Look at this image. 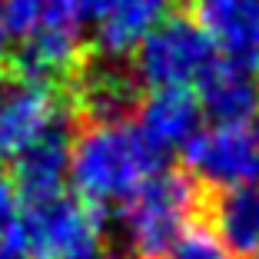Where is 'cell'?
Returning a JSON list of instances; mask_svg holds the SVG:
<instances>
[{
	"mask_svg": "<svg viewBox=\"0 0 259 259\" xmlns=\"http://www.w3.org/2000/svg\"><path fill=\"white\" fill-rule=\"evenodd\" d=\"M163 156L126 123H80L70 146V183L97 209H120L143 190Z\"/></svg>",
	"mask_w": 259,
	"mask_h": 259,
	"instance_id": "obj_1",
	"label": "cell"
},
{
	"mask_svg": "<svg viewBox=\"0 0 259 259\" xmlns=\"http://www.w3.org/2000/svg\"><path fill=\"white\" fill-rule=\"evenodd\" d=\"M203 186L190 169L160 166L143 183V190L120 206L123 259H163L196 223Z\"/></svg>",
	"mask_w": 259,
	"mask_h": 259,
	"instance_id": "obj_2",
	"label": "cell"
},
{
	"mask_svg": "<svg viewBox=\"0 0 259 259\" xmlns=\"http://www.w3.org/2000/svg\"><path fill=\"white\" fill-rule=\"evenodd\" d=\"M213 37L206 27L193 17V10H176L166 14L133 50H130V67L137 73L143 90L156 87H190L216 63Z\"/></svg>",
	"mask_w": 259,
	"mask_h": 259,
	"instance_id": "obj_3",
	"label": "cell"
},
{
	"mask_svg": "<svg viewBox=\"0 0 259 259\" xmlns=\"http://www.w3.org/2000/svg\"><path fill=\"white\" fill-rule=\"evenodd\" d=\"M30 259H73L103 246L107 236V213L80 196H57L23 203L10 226Z\"/></svg>",
	"mask_w": 259,
	"mask_h": 259,
	"instance_id": "obj_4",
	"label": "cell"
},
{
	"mask_svg": "<svg viewBox=\"0 0 259 259\" xmlns=\"http://www.w3.org/2000/svg\"><path fill=\"white\" fill-rule=\"evenodd\" d=\"M73 123H126L143 100L137 73L126 57H107L90 44L80 67L63 83Z\"/></svg>",
	"mask_w": 259,
	"mask_h": 259,
	"instance_id": "obj_5",
	"label": "cell"
},
{
	"mask_svg": "<svg viewBox=\"0 0 259 259\" xmlns=\"http://www.w3.org/2000/svg\"><path fill=\"white\" fill-rule=\"evenodd\" d=\"M63 120L73 116L60 87L17 73L0 76V160H14Z\"/></svg>",
	"mask_w": 259,
	"mask_h": 259,
	"instance_id": "obj_6",
	"label": "cell"
},
{
	"mask_svg": "<svg viewBox=\"0 0 259 259\" xmlns=\"http://www.w3.org/2000/svg\"><path fill=\"white\" fill-rule=\"evenodd\" d=\"M183 156L193 180L209 190L252 183L259 176V140L239 123H216L213 130H199Z\"/></svg>",
	"mask_w": 259,
	"mask_h": 259,
	"instance_id": "obj_7",
	"label": "cell"
},
{
	"mask_svg": "<svg viewBox=\"0 0 259 259\" xmlns=\"http://www.w3.org/2000/svg\"><path fill=\"white\" fill-rule=\"evenodd\" d=\"M199 123L203 107L190 87H156L143 93L137 107V130L160 156L183 153L199 133Z\"/></svg>",
	"mask_w": 259,
	"mask_h": 259,
	"instance_id": "obj_8",
	"label": "cell"
},
{
	"mask_svg": "<svg viewBox=\"0 0 259 259\" xmlns=\"http://www.w3.org/2000/svg\"><path fill=\"white\" fill-rule=\"evenodd\" d=\"M73 120L57 123L50 133L30 143L23 153H17L10 166V183L20 203L63 193V183L70 180V146H73Z\"/></svg>",
	"mask_w": 259,
	"mask_h": 259,
	"instance_id": "obj_9",
	"label": "cell"
},
{
	"mask_svg": "<svg viewBox=\"0 0 259 259\" xmlns=\"http://www.w3.org/2000/svg\"><path fill=\"white\" fill-rule=\"evenodd\" d=\"M193 17L226 60L259 73V0H193Z\"/></svg>",
	"mask_w": 259,
	"mask_h": 259,
	"instance_id": "obj_10",
	"label": "cell"
},
{
	"mask_svg": "<svg viewBox=\"0 0 259 259\" xmlns=\"http://www.w3.org/2000/svg\"><path fill=\"white\" fill-rule=\"evenodd\" d=\"M203 116L213 123H246L259 113V73L236 60L216 57V63L196 80Z\"/></svg>",
	"mask_w": 259,
	"mask_h": 259,
	"instance_id": "obj_11",
	"label": "cell"
},
{
	"mask_svg": "<svg viewBox=\"0 0 259 259\" xmlns=\"http://www.w3.org/2000/svg\"><path fill=\"white\" fill-rule=\"evenodd\" d=\"M209 229L236 259L259 256V183L216 190L209 199Z\"/></svg>",
	"mask_w": 259,
	"mask_h": 259,
	"instance_id": "obj_12",
	"label": "cell"
},
{
	"mask_svg": "<svg viewBox=\"0 0 259 259\" xmlns=\"http://www.w3.org/2000/svg\"><path fill=\"white\" fill-rule=\"evenodd\" d=\"M173 0H107L93 20V47L107 57H130V50L169 14Z\"/></svg>",
	"mask_w": 259,
	"mask_h": 259,
	"instance_id": "obj_13",
	"label": "cell"
},
{
	"mask_svg": "<svg viewBox=\"0 0 259 259\" xmlns=\"http://www.w3.org/2000/svg\"><path fill=\"white\" fill-rule=\"evenodd\" d=\"M14 37L40 30H83V0H4Z\"/></svg>",
	"mask_w": 259,
	"mask_h": 259,
	"instance_id": "obj_14",
	"label": "cell"
},
{
	"mask_svg": "<svg viewBox=\"0 0 259 259\" xmlns=\"http://www.w3.org/2000/svg\"><path fill=\"white\" fill-rule=\"evenodd\" d=\"M163 259H236V256H233V252L213 236V229H209V226L193 223L183 236H180V243H176Z\"/></svg>",
	"mask_w": 259,
	"mask_h": 259,
	"instance_id": "obj_15",
	"label": "cell"
},
{
	"mask_svg": "<svg viewBox=\"0 0 259 259\" xmlns=\"http://www.w3.org/2000/svg\"><path fill=\"white\" fill-rule=\"evenodd\" d=\"M17 220V193L10 183V173L0 166V236H7Z\"/></svg>",
	"mask_w": 259,
	"mask_h": 259,
	"instance_id": "obj_16",
	"label": "cell"
},
{
	"mask_svg": "<svg viewBox=\"0 0 259 259\" xmlns=\"http://www.w3.org/2000/svg\"><path fill=\"white\" fill-rule=\"evenodd\" d=\"M10 23H7V10H4V0H0V76L7 73V63H10Z\"/></svg>",
	"mask_w": 259,
	"mask_h": 259,
	"instance_id": "obj_17",
	"label": "cell"
},
{
	"mask_svg": "<svg viewBox=\"0 0 259 259\" xmlns=\"http://www.w3.org/2000/svg\"><path fill=\"white\" fill-rule=\"evenodd\" d=\"M0 259H30V252L20 246L14 233H7V236H0Z\"/></svg>",
	"mask_w": 259,
	"mask_h": 259,
	"instance_id": "obj_18",
	"label": "cell"
},
{
	"mask_svg": "<svg viewBox=\"0 0 259 259\" xmlns=\"http://www.w3.org/2000/svg\"><path fill=\"white\" fill-rule=\"evenodd\" d=\"M73 259H123L120 252H107L103 246L100 249H90V252H80V256H73Z\"/></svg>",
	"mask_w": 259,
	"mask_h": 259,
	"instance_id": "obj_19",
	"label": "cell"
},
{
	"mask_svg": "<svg viewBox=\"0 0 259 259\" xmlns=\"http://www.w3.org/2000/svg\"><path fill=\"white\" fill-rule=\"evenodd\" d=\"M252 120H256V130H252V133H256V140H259V113L252 116Z\"/></svg>",
	"mask_w": 259,
	"mask_h": 259,
	"instance_id": "obj_20",
	"label": "cell"
},
{
	"mask_svg": "<svg viewBox=\"0 0 259 259\" xmlns=\"http://www.w3.org/2000/svg\"><path fill=\"white\" fill-rule=\"evenodd\" d=\"M256 259H259V256H256Z\"/></svg>",
	"mask_w": 259,
	"mask_h": 259,
	"instance_id": "obj_21",
	"label": "cell"
}]
</instances>
